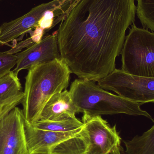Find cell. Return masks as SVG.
<instances>
[{
	"label": "cell",
	"mask_w": 154,
	"mask_h": 154,
	"mask_svg": "<svg viewBox=\"0 0 154 154\" xmlns=\"http://www.w3.org/2000/svg\"><path fill=\"white\" fill-rule=\"evenodd\" d=\"M91 154V153L90 152H89V151H88V152H87L85 153V154Z\"/></svg>",
	"instance_id": "obj_19"
},
{
	"label": "cell",
	"mask_w": 154,
	"mask_h": 154,
	"mask_svg": "<svg viewBox=\"0 0 154 154\" xmlns=\"http://www.w3.org/2000/svg\"><path fill=\"white\" fill-rule=\"evenodd\" d=\"M135 0H77L57 31L60 58L71 73L94 82L116 69L126 31L134 24Z\"/></svg>",
	"instance_id": "obj_1"
},
{
	"label": "cell",
	"mask_w": 154,
	"mask_h": 154,
	"mask_svg": "<svg viewBox=\"0 0 154 154\" xmlns=\"http://www.w3.org/2000/svg\"><path fill=\"white\" fill-rule=\"evenodd\" d=\"M21 88L18 75L13 71L0 77V103L19 94Z\"/></svg>",
	"instance_id": "obj_14"
},
{
	"label": "cell",
	"mask_w": 154,
	"mask_h": 154,
	"mask_svg": "<svg viewBox=\"0 0 154 154\" xmlns=\"http://www.w3.org/2000/svg\"><path fill=\"white\" fill-rule=\"evenodd\" d=\"M17 64L13 71L18 75L22 70L29 69L37 64L60 59L57 40V31L46 36L16 55Z\"/></svg>",
	"instance_id": "obj_9"
},
{
	"label": "cell",
	"mask_w": 154,
	"mask_h": 154,
	"mask_svg": "<svg viewBox=\"0 0 154 154\" xmlns=\"http://www.w3.org/2000/svg\"><path fill=\"white\" fill-rule=\"evenodd\" d=\"M69 91L74 104L83 114L91 116L119 114L143 116L154 122L152 116L141 108V104L114 95L93 81L77 79L71 83Z\"/></svg>",
	"instance_id": "obj_3"
},
{
	"label": "cell",
	"mask_w": 154,
	"mask_h": 154,
	"mask_svg": "<svg viewBox=\"0 0 154 154\" xmlns=\"http://www.w3.org/2000/svg\"><path fill=\"white\" fill-rule=\"evenodd\" d=\"M82 128L68 132H54L35 128L25 120L28 154H50L60 144L78 135Z\"/></svg>",
	"instance_id": "obj_10"
},
{
	"label": "cell",
	"mask_w": 154,
	"mask_h": 154,
	"mask_svg": "<svg viewBox=\"0 0 154 154\" xmlns=\"http://www.w3.org/2000/svg\"><path fill=\"white\" fill-rule=\"evenodd\" d=\"M24 93L21 91L16 96L0 103V121L12 109L22 102Z\"/></svg>",
	"instance_id": "obj_17"
},
{
	"label": "cell",
	"mask_w": 154,
	"mask_h": 154,
	"mask_svg": "<svg viewBox=\"0 0 154 154\" xmlns=\"http://www.w3.org/2000/svg\"><path fill=\"white\" fill-rule=\"evenodd\" d=\"M97 82L102 88L133 102L142 105L154 103V78L134 75L116 69Z\"/></svg>",
	"instance_id": "obj_5"
},
{
	"label": "cell",
	"mask_w": 154,
	"mask_h": 154,
	"mask_svg": "<svg viewBox=\"0 0 154 154\" xmlns=\"http://www.w3.org/2000/svg\"><path fill=\"white\" fill-rule=\"evenodd\" d=\"M28 69L22 103L25 120L32 125L39 120L49 100L68 88L71 72L61 58L34 65Z\"/></svg>",
	"instance_id": "obj_2"
},
{
	"label": "cell",
	"mask_w": 154,
	"mask_h": 154,
	"mask_svg": "<svg viewBox=\"0 0 154 154\" xmlns=\"http://www.w3.org/2000/svg\"><path fill=\"white\" fill-rule=\"evenodd\" d=\"M124 143L126 154H154V125L143 134Z\"/></svg>",
	"instance_id": "obj_12"
},
{
	"label": "cell",
	"mask_w": 154,
	"mask_h": 154,
	"mask_svg": "<svg viewBox=\"0 0 154 154\" xmlns=\"http://www.w3.org/2000/svg\"><path fill=\"white\" fill-rule=\"evenodd\" d=\"M55 10H49L47 11L40 20L38 26L41 28L42 30L48 31L54 27V18L55 15L54 14Z\"/></svg>",
	"instance_id": "obj_18"
},
{
	"label": "cell",
	"mask_w": 154,
	"mask_h": 154,
	"mask_svg": "<svg viewBox=\"0 0 154 154\" xmlns=\"http://www.w3.org/2000/svg\"><path fill=\"white\" fill-rule=\"evenodd\" d=\"M80 113L79 108L71 99L69 91L67 90L55 94L43 109L39 120H62L75 118Z\"/></svg>",
	"instance_id": "obj_11"
},
{
	"label": "cell",
	"mask_w": 154,
	"mask_h": 154,
	"mask_svg": "<svg viewBox=\"0 0 154 154\" xmlns=\"http://www.w3.org/2000/svg\"><path fill=\"white\" fill-rule=\"evenodd\" d=\"M0 1H1V0H0Z\"/></svg>",
	"instance_id": "obj_20"
},
{
	"label": "cell",
	"mask_w": 154,
	"mask_h": 154,
	"mask_svg": "<svg viewBox=\"0 0 154 154\" xmlns=\"http://www.w3.org/2000/svg\"><path fill=\"white\" fill-rule=\"evenodd\" d=\"M17 62L16 55L6 52H0V77L11 71L16 66Z\"/></svg>",
	"instance_id": "obj_16"
},
{
	"label": "cell",
	"mask_w": 154,
	"mask_h": 154,
	"mask_svg": "<svg viewBox=\"0 0 154 154\" xmlns=\"http://www.w3.org/2000/svg\"><path fill=\"white\" fill-rule=\"evenodd\" d=\"M32 125L35 128L42 130L57 132H68L81 128L83 124L75 117L56 121L40 120Z\"/></svg>",
	"instance_id": "obj_13"
},
{
	"label": "cell",
	"mask_w": 154,
	"mask_h": 154,
	"mask_svg": "<svg viewBox=\"0 0 154 154\" xmlns=\"http://www.w3.org/2000/svg\"><path fill=\"white\" fill-rule=\"evenodd\" d=\"M83 128L91 154H121V138L116 125L111 127L101 116L83 114Z\"/></svg>",
	"instance_id": "obj_6"
},
{
	"label": "cell",
	"mask_w": 154,
	"mask_h": 154,
	"mask_svg": "<svg viewBox=\"0 0 154 154\" xmlns=\"http://www.w3.org/2000/svg\"><path fill=\"white\" fill-rule=\"evenodd\" d=\"M0 154H28L25 119L18 107L0 121Z\"/></svg>",
	"instance_id": "obj_7"
},
{
	"label": "cell",
	"mask_w": 154,
	"mask_h": 154,
	"mask_svg": "<svg viewBox=\"0 0 154 154\" xmlns=\"http://www.w3.org/2000/svg\"><path fill=\"white\" fill-rule=\"evenodd\" d=\"M136 12L143 26L154 32V0H137Z\"/></svg>",
	"instance_id": "obj_15"
},
{
	"label": "cell",
	"mask_w": 154,
	"mask_h": 154,
	"mask_svg": "<svg viewBox=\"0 0 154 154\" xmlns=\"http://www.w3.org/2000/svg\"><path fill=\"white\" fill-rule=\"evenodd\" d=\"M64 2V0H53L34 7L23 16L0 26V44L5 45L21 35L31 31L38 26L45 13L55 10Z\"/></svg>",
	"instance_id": "obj_8"
},
{
	"label": "cell",
	"mask_w": 154,
	"mask_h": 154,
	"mask_svg": "<svg viewBox=\"0 0 154 154\" xmlns=\"http://www.w3.org/2000/svg\"><path fill=\"white\" fill-rule=\"evenodd\" d=\"M122 69L128 74L154 78V32L132 25L121 52Z\"/></svg>",
	"instance_id": "obj_4"
}]
</instances>
